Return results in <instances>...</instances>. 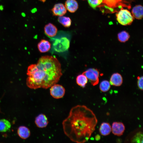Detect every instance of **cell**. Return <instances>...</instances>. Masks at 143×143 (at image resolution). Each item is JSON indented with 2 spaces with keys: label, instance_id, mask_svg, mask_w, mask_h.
Wrapping results in <instances>:
<instances>
[{
  "label": "cell",
  "instance_id": "cell-1",
  "mask_svg": "<svg viewBox=\"0 0 143 143\" xmlns=\"http://www.w3.org/2000/svg\"><path fill=\"white\" fill-rule=\"evenodd\" d=\"M97 123L96 116L91 110L86 106L78 105L71 109L62 125L65 134L71 141L83 143L90 139Z\"/></svg>",
  "mask_w": 143,
  "mask_h": 143
},
{
  "label": "cell",
  "instance_id": "cell-2",
  "mask_svg": "<svg viewBox=\"0 0 143 143\" xmlns=\"http://www.w3.org/2000/svg\"><path fill=\"white\" fill-rule=\"evenodd\" d=\"M26 84L34 89H47L56 84L62 75L61 64L55 57L46 55L41 57L36 64L28 67Z\"/></svg>",
  "mask_w": 143,
  "mask_h": 143
},
{
  "label": "cell",
  "instance_id": "cell-3",
  "mask_svg": "<svg viewBox=\"0 0 143 143\" xmlns=\"http://www.w3.org/2000/svg\"><path fill=\"white\" fill-rule=\"evenodd\" d=\"M116 15L118 22L123 25L131 24L134 20V17L130 11L122 8Z\"/></svg>",
  "mask_w": 143,
  "mask_h": 143
},
{
  "label": "cell",
  "instance_id": "cell-4",
  "mask_svg": "<svg viewBox=\"0 0 143 143\" xmlns=\"http://www.w3.org/2000/svg\"><path fill=\"white\" fill-rule=\"evenodd\" d=\"M69 39L65 37L56 39L53 44L54 50L58 52H62L67 51L70 46Z\"/></svg>",
  "mask_w": 143,
  "mask_h": 143
},
{
  "label": "cell",
  "instance_id": "cell-5",
  "mask_svg": "<svg viewBox=\"0 0 143 143\" xmlns=\"http://www.w3.org/2000/svg\"><path fill=\"white\" fill-rule=\"evenodd\" d=\"M84 74L93 86L97 84L99 82V72L97 69L91 68L83 72Z\"/></svg>",
  "mask_w": 143,
  "mask_h": 143
},
{
  "label": "cell",
  "instance_id": "cell-6",
  "mask_svg": "<svg viewBox=\"0 0 143 143\" xmlns=\"http://www.w3.org/2000/svg\"><path fill=\"white\" fill-rule=\"evenodd\" d=\"M50 93L54 98L59 99L62 97L65 93V90L62 85L55 84L51 87Z\"/></svg>",
  "mask_w": 143,
  "mask_h": 143
},
{
  "label": "cell",
  "instance_id": "cell-7",
  "mask_svg": "<svg viewBox=\"0 0 143 143\" xmlns=\"http://www.w3.org/2000/svg\"><path fill=\"white\" fill-rule=\"evenodd\" d=\"M111 128L113 134L118 136L122 135L125 130V127L124 124L121 122H113Z\"/></svg>",
  "mask_w": 143,
  "mask_h": 143
},
{
  "label": "cell",
  "instance_id": "cell-8",
  "mask_svg": "<svg viewBox=\"0 0 143 143\" xmlns=\"http://www.w3.org/2000/svg\"><path fill=\"white\" fill-rule=\"evenodd\" d=\"M52 14L55 16H62L66 12V9L64 5L61 3L55 4L51 10Z\"/></svg>",
  "mask_w": 143,
  "mask_h": 143
},
{
  "label": "cell",
  "instance_id": "cell-9",
  "mask_svg": "<svg viewBox=\"0 0 143 143\" xmlns=\"http://www.w3.org/2000/svg\"><path fill=\"white\" fill-rule=\"evenodd\" d=\"M35 122L38 127L44 128L47 126L48 121L46 116L43 114H41L35 118Z\"/></svg>",
  "mask_w": 143,
  "mask_h": 143
},
{
  "label": "cell",
  "instance_id": "cell-10",
  "mask_svg": "<svg viewBox=\"0 0 143 143\" xmlns=\"http://www.w3.org/2000/svg\"><path fill=\"white\" fill-rule=\"evenodd\" d=\"M44 30L46 35L50 37L55 36L57 32V29L56 26L50 23L45 25Z\"/></svg>",
  "mask_w": 143,
  "mask_h": 143
},
{
  "label": "cell",
  "instance_id": "cell-11",
  "mask_svg": "<svg viewBox=\"0 0 143 143\" xmlns=\"http://www.w3.org/2000/svg\"><path fill=\"white\" fill-rule=\"evenodd\" d=\"M123 82V78L121 75L118 73L113 74L110 79V83L111 85L116 86H120Z\"/></svg>",
  "mask_w": 143,
  "mask_h": 143
},
{
  "label": "cell",
  "instance_id": "cell-12",
  "mask_svg": "<svg viewBox=\"0 0 143 143\" xmlns=\"http://www.w3.org/2000/svg\"><path fill=\"white\" fill-rule=\"evenodd\" d=\"M65 6L68 11L71 13L75 12L78 8V4L76 0H66Z\"/></svg>",
  "mask_w": 143,
  "mask_h": 143
},
{
  "label": "cell",
  "instance_id": "cell-13",
  "mask_svg": "<svg viewBox=\"0 0 143 143\" xmlns=\"http://www.w3.org/2000/svg\"><path fill=\"white\" fill-rule=\"evenodd\" d=\"M51 44L48 41L42 39L38 43V48L40 52L44 53L48 51L50 49Z\"/></svg>",
  "mask_w": 143,
  "mask_h": 143
},
{
  "label": "cell",
  "instance_id": "cell-14",
  "mask_svg": "<svg viewBox=\"0 0 143 143\" xmlns=\"http://www.w3.org/2000/svg\"><path fill=\"white\" fill-rule=\"evenodd\" d=\"M132 13L133 17L137 19H141L143 17V7L140 5H136L132 10Z\"/></svg>",
  "mask_w": 143,
  "mask_h": 143
},
{
  "label": "cell",
  "instance_id": "cell-15",
  "mask_svg": "<svg viewBox=\"0 0 143 143\" xmlns=\"http://www.w3.org/2000/svg\"><path fill=\"white\" fill-rule=\"evenodd\" d=\"M19 136L23 139H26L30 136V133L29 129L27 127L24 126L19 127L17 130Z\"/></svg>",
  "mask_w": 143,
  "mask_h": 143
},
{
  "label": "cell",
  "instance_id": "cell-16",
  "mask_svg": "<svg viewBox=\"0 0 143 143\" xmlns=\"http://www.w3.org/2000/svg\"><path fill=\"white\" fill-rule=\"evenodd\" d=\"M100 134L103 136H107L110 134L111 131V128L109 123L103 122L101 124L99 129Z\"/></svg>",
  "mask_w": 143,
  "mask_h": 143
},
{
  "label": "cell",
  "instance_id": "cell-17",
  "mask_svg": "<svg viewBox=\"0 0 143 143\" xmlns=\"http://www.w3.org/2000/svg\"><path fill=\"white\" fill-rule=\"evenodd\" d=\"M11 127V124L8 120L5 119H0V132H6L10 129Z\"/></svg>",
  "mask_w": 143,
  "mask_h": 143
},
{
  "label": "cell",
  "instance_id": "cell-18",
  "mask_svg": "<svg viewBox=\"0 0 143 143\" xmlns=\"http://www.w3.org/2000/svg\"><path fill=\"white\" fill-rule=\"evenodd\" d=\"M76 83L79 86L84 88L88 82V79L83 74L78 75L76 79Z\"/></svg>",
  "mask_w": 143,
  "mask_h": 143
},
{
  "label": "cell",
  "instance_id": "cell-19",
  "mask_svg": "<svg viewBox=\"0 0 143 143\" xmlns=\"http://www.w3.org/2000/svg\"><path fill=\"white\" fill-rule=\"evenodd\" d=\"M58 21L65 27H69L71 24V20L69 17L63 16H59L58 18Z\"/></svg>",
  "mask_w": 143,
  "mask_h": 143
},
{
  "label": "cell",
  "instance_id": "cell-20",
  "mask_svg": "<svg viewBox=\"0 0 143 143\" xmlns=\"http://www.w3.org/2000/svg\"><path fill=\"white\" fill-rule=\"evenodd\" d=\"M130 38V35L128 32L126 31H123L118 34V39L120 42H125L127 41Z\"/></svg>",
  "mask_w": 143,
  "mask_h": 143
},
{
  "label": "cell",
  "instance_id": "cell-21",
  "mask_svg": "<svg viewBox=\"0 0 143 143\" xmlns=\"http://www.w3.org/2000/svg\"><path fill=\"white\" fill-rule=\"evenodd\" d=\"M103 1L108 6L113 8L115 7L119 6V5H121L123 0H103Z\"/></svg>",
  "mask_w": 143,
  "mask_h": 143
},
{
  "label": "cell",
  "instance_id": "cell-22",
  "mask_svg": "<svg viewBox=\"0 0 143 143\" xmlns=\"http://www.w3.org/2000/svg\"><path fill=\"white\" fill-rule=\"evenodd\" d=\"M110 87V82L107 80H104L100 83L99 88L100 90L102 92H105L108 91Z\"/></svg>",
  "mask_w": 143,
  "mask_h": 143
},
{
  "label": "cell",
  "instance_id": "cell-23",
  "mask_svg": "<svg viewBox=\"0 0 143 143\" xmlns=\"http://www.w3.org/2000/svg\"><path fill=\"white\" fill-rule=\"evenodd\" d=\"M103 0H88L90 6L94 9L102 2Z\"/></svg>",
  "mask_w": 143,
  "mask_h": 143
},
{
  "label": "cell",
  "instance_id": "cell-24",
  "mask_svg": "<svg viewBox=\"0 0 143 143\" xmlns=\"http://www.w3.org/2000/svg\"><path fill=\"white\" fill-rule=\"evenodd\" d=\"M142 134L141 132L137 133L133 137L132 141L134 142L142 143Z\"/></svg>",
  "mask_w": 143,
  "mask_h": 143
},
{
  "label": "cell",
  "instance_id": "cell-25",
  "mask_svg": "<svg viewBox=\"0 0 143 143\" xmlns=\"http://www.w3.org/2000/svg\"><path fill=\"white\" fill-rule=\"evenodd\" d=\"M137 84L138 88L141 90H143V77H138Z\"/></svg>",
  "mask_w": 143,
  "mask_h": 143
},
{
  "label": "cell",
  "instance_id": "cell-26",
  "mask_svg": "<svg viewBox=\"0 0 143 143\" xmlns=\"http://www.w3.org/2000/svg\"><path fill=\"white\" fill-rule=\"evenodd\" d=\"M95 139L96 140L98 141L100 140V136L99 135H96L95 137Z\"/></svg>",
  "mask_w": 143,
  "mask_h": 143
},
{
  "label": "cell",
  "instance_id": "cell-27",
  "mask_svg": "<svg viewBox=\"0 0 143 143\" xmlns=\"http://www.w3.org/2000/svg\"><path fill=\"white\" fill-rule=\"evenodd\" d=\"M22 16H25V14L24 13H22Z\"/></svg>",
  "mask_w": 143,
  "mask_h": 143
}]
</instances>
